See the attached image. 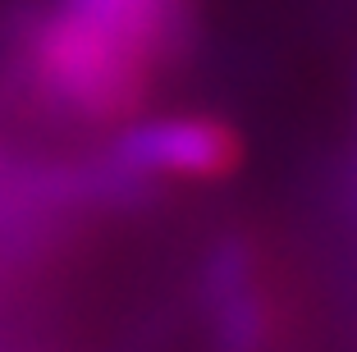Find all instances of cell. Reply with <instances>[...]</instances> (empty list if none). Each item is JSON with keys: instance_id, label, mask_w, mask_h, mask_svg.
<instances>
[{"instance_id": "1", "label": "cell", "mask_w": 357, "mask_h": 352, "mask_svg": "<svg viewBox=\"0 0 357 352\" xmlns=\"http://www.w3.org/2000/svg\"><path fill=\"white\" fill-rule=\"evenodd\" d=\"M28 69L60 110L78 119H119L142 101L156 60L105 32L83 10L60 5L32 32Z\"/></svg>"}, {"instance_id": "2", "label": "cell", "mask_w": 357, "mask_h": 352, "mask_svg": "<svg viewBox=\"0 0 357 352\" xmlns=\"http://www.w3.org/2000/svg\"><path fill=\"white\" fill-rule=\"evenodd\" d=\"M243 155V142L229 124L206 114L151 119L124 133L119 165L137 178H225Z\"/></svg>"}, {"instance_id": "3", "label": "cell", "mask_w": 357, "mask_h": 352, "mask_svg": "<svg viewBox=\"0 0 357 352\" xmlns=\"http://www.w3.org/2000/svg\"><path fill=\"white\" fill-rule=\"evenodd\" d=\"M74 10L96 19L105 32L124 37L142 55L160 60L169 46V28H174V0H69Z\"/></svg>"}]
</instances>
